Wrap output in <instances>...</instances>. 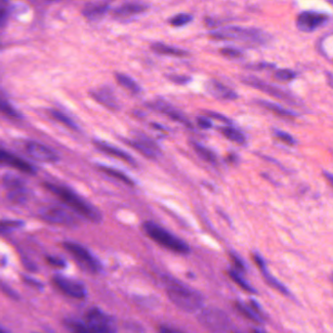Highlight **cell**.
Returning a JSON list of instances; mask_svg holds the SVG:
<instances>
[{"mask_svg": "<svg viewBox=\"0 0 333 333\" xmlns=\"http://www.w3.org/2000/svg\"><path fill=\"white\" fill-rule=\"evenodd\" d=\"M71 333H118L115 319L98 308L89 309L82 318L65 319Z\"/></svg>", "mask_w": 333, "mask_h": 333, "instance_id": "1", "label": "cell"}, {"mask_svg": "<svg viewBox=\"0 0 333 333\" xmlns=\"http://www.w3.org/2000/svg\"><path fill=\"white\" fill-rule=\"evenodd\" d=\"M44 187L52 194L56 195L66 205L85 219L94 223L102 221L101 212L72 189L52 183H44Z\"/></svg>", "mask_w": 333, "mask_h": 333, "instance_id": "2", "label": "cell"}, {"mask_svg": "<svg viewBox=\"0 0 333 333\" xmlns=\"http://www.w3.org/2000/svg\"><path fill=\"white\" fill-rule=\"evenodd\" d=\"M163 280L167 296L176 307L190 313L201 308L203 298L199 292L171 276H165Z\"/></svg>", "mask_w": 333, "mask_h": 333, "instance_id": "3", "label": "cell"}, {"mask_svg": "<svg viewBox=\"0 0 333 333\" xmlns=\"http://www.w3.org/2000/svg\"><path fill=\"white\" fill-rule=\"evenodd\" d=\"M209 37L215 40H235L260 45L268 43L271 39L269 34L260 29L237 26H228L213 31Z\"/></svg>", "mask_w": 333, "mask_h": 333, "instance_id": "4", "label": "cell"}, {"mask_svg": "<svg viewBox=\"0 0 333 333\" xmlns=\"http://www.w3.org/2000/svg\"><path fill=\"white\" fill-rule=\"evenodd\" d=\"M143 229L147 235L150 236L154 241L172 252L188 254L191 251L190 246L184 240L155 222H145L143 224Z\"/></svg>", "mask_w": 333, "mask_h": 333, "instance_id": "5", "label": "cell"}, {"mask_svg": "<svg viewBox=\"0 0 333 333\" xmlns=\"http://www.w3.org/2000/svg\"><path fill=\"white\" fill-rule=\"evenodd\" d=\"M241 81L245 85L253 87V88H255L259 91H262V92H264V93H266L272 97H274L278 100L284 101V102H286L292 106L301 107L303 104L301 102V100L296 95L291 93L290 91H288L284 88H281L279 86H276L274 84L269 83L267 81H264V80H262L256 77H253V76L243 77L241 78Z\"/></svg>", "mask_w": 333, "mask_h": 333, "instance_id": "6", "label": "cell"}, {"mask_svg": "<svg viewBox=\"0 0 333 333\" xmlns=\"http://www.w3.org/2000/svg\"><path fill=\"white\" fill-rule=\"evenodd\" d=\"M63 247L74 257L79 266L91 274H98L102 270L100 261L83 245L73 241H66Z\"/></svg>", "mask_w": 333, "mask_h": 333, "instance_id": "7", "label": "cell"}, {"mask_svg": "<svg viewBox=\"0 0 333 333\" xmlns=\"http://www.w3.org/2000/svg\"><path fill=\"white\" fill-rule=\"evenodd\" d=\"M123 142L138 151L145 157L150 159H157L161 155L160 147L158 144L146 134L137 131L134 133L133 139H122Z\"/></svg>", "mask_w": 333, "mask_h": 333, "instance_id": "8", "label": "cell"}, {"mask_svg": "<svg viewBox=\"0 0 333 333\" xmlns=\"http://www.w3.org/2000/svg\"><path fill=\"white\" fill-rule=\"evenodd\" d=\"M329 19V14L325 12L313 10L303 11L296 19V26L298 30L303 33H313L326 25Z\"/></svg>", "mask_w": 333, "mask_h": 333, "instance_id": "9", "label": "cell"}, {"mask_svg": "<svg viewBox=\"0 0 333 333\" xmlns=\"http://www.w3.org/2000/svg\"><path fill=\"white\" fill-rule=\"evenodd\" d=\"M146 106L155 112H157L159 114L166 116L171 120H174L176 122L183 124L189 129H194V125L191 122V120L181 111H179L172 104H170L169 102L165 101L162 98H158L154 101H151L147 103Z\"/></svg>", "mask_w": 333, "mask_h": 333, "instance_id": "10", "label": "cell"}, {"mask_svg": "<svg viewBox=\"0 0 333 333\" xmlns=\"http://www.w3.org/2000/svg\"><path fill=\"white\" fill-rule=\"evenodd\" d=\"M52 281L54 285L65 295L74 299H84L87 296L85 286L74 278L65 275L56 274L53 276Z\"/></svg>", "mask_w": 333, "mask_h": 333, "instance_id": "11", "label": "cell"}, {"mask_svg": "<svg viewBox=\"0 0 333 333\" xmlns=\"http://www.w3.org/2000/svg\"><path fill=\"white\" fill-rule=\"evenodd\" d=\"M199 320L207 328L216 332L225 331L229 327L230 323L227 315L216 309L203 311L199 314Z\"/></svg>", "mask_w": 333, "mask_h": 333, "instance_id": "12", "label": "cell"}, {"mask_svg": "<svg viewBox=\"0 0 333 333\" xmlns=\"http://www.w3.org/2000/svg\"><path fill=\"white\" fill-rule=\"evenodd\" d=\"M4 187L9 191V198L17 203H22L27 200L28 193L25 183L13 174H6L2 178Z\"/></svg>", "mask_w": 333, "mask_h": 333, "instance_id": "13", "label": "cell"}, {"mask_svg": "<svg viewBox=\"0 0 333 333\" xmlns=\"http://www.w3.org/2000/svg\"><path fill=\"white\" fill-rule=\"evenodd\" d=\"M0 164L15 168L30 175L37 174V168L29 161L2 149H0Z\"/></svg>", "mask_w": 333, "mask_h": 333, "instance_id": "14", "label": "cell"}, {"mask_svg": "<svg viewBox=\"0 0 333 333\" xmlns=\"http://www.w3.org/2000/svg\"><path fill=\"white\" fill-rule=\"evenodd\" d=\"M27 153L36 160L41 162H57L59 160L58 155L48 148L47 146L38 143V142H30L26 146Z\"/></svg>", "mask_w": 333, "mask_h": 333, "instance_id": "15", "label": "cell"}, {"mask_svg": "<svg viewBox=\"0 0 333 333\" xmlns=\"http://www.w3.org/2000/svg\"><path fill=\"white\" fill-rule=\"evenodd\" d=\"M204 87L211 96L218 100L235 101L239 98L238 94L235 90L213 78L207 80L204 84Z\"/></svg>", "mask_w": 333, "mask_h": 333, "instance_id": "16", "label": "cell"}, {"mask_svg": "<svg viewBox=\"0 0 333 333\" xmlns=\"http://www.w3.org/2000/svg\"><path fill=\"white\" fill-rule=\"evenodd\" d=\"M41 218L49 223L72 226L76 223L75 217L60 207H50L42 211Z\"/></svg>", "mask_w": 333, "mask_h": 333, "instance_id": "17", "label": "cell"}, {"mask_svg": "<svg viewBox=\"0 0 333 333\" xmlns=\"http://www.w3.org/2000/svg\"><path fill=\"white\" fill-rule=\"evenodd\" d=\"M94 145L96 146V148L103 152L104 154L106 155H109V156H112L114 157H117L118 159H121L131 165H135L136 164V160L135 158L130 155L128 154L127 152L112 145V144H109L105 141H102V140H94Z\"/></svg>", "mask_w": 333, "mask_h": 333, "instance_id": "18", "label": "cell"}, {"mask_svg": "<svg viewBox=\"0 0 333 333\" xmlns=\"http://www.w3.org/2000/svg\"><path fill=\"white\" fill-rule=\"evenodd\" d=\"M92 97L100 104L105 106L106 108L112 110V111H118L119 110V105L118 101L113 91L112 88L110 87H102L100 89L95 90L94 92L91 93Z\"/></svg>", "mask_w": 333, "mask_h": 333, "instance_id": "19", "label": "cell"}, {"mask_svg": "<svg viewBox=\"0 0 333 333\" xmlns=\"http://www.w3.org/2000/svg\"><path fill=\"white\" fill-rule=\"evenodd\" d=\"M150 5L144 2H125L114 10V15L118 18H128L146 12Z\"/></svg>", "mask_w": 333, "mask_h": 333, "instance_id": "20", "label": "cell"}, {"mask_svg": "<svg viewBox=\"0 0 333 333\" xmlns=\"http://www.w3.org/2000/svg\"><path fill=\"white\" fill-rule=\"evenodd\" d=\"M254 261H255L256 265L258 266V268L260 269V271L262 272V274H263V276H264L266 282H267L270 286L274 287V289H276L277 291L281 292L282 294L289 295L288 289H287L281 282H279L275 277H274V276L267 271L266 264H265L263 258H262L260 255L254 254Z\"/></svg>", "mask_w": 333, "mask_h": 333, "instance_id": "21", "label": "cell"}, {"mask_svg": "<svg viewBox=\"0 0 333 333\" xmlns=\"http://www.w3.org/2000/svg\"><path fill=\"white\" fill-rule=\"evenodd\" d=\"M110 9V4L105 2H96V3H88L84 6L82 10V14L88 20L94 21L102 18Z\"/></svg>", "mask_w": 333, "mask_h": 333, "instance_id": "22", "label": "cell"}, {"mask_svg": "<svg viewBox=\"0 0 333 333\" xmlns=\"http://www.w3.org/2000/svg\"><path fill=\"white\" fill-rule=\"evenodd\" d=\"M151 50L159 55H166V56H174V57H187L190 53L184 49L167 45L163 42H154L150 46Z\"/></svg>", "mask_w": 333, "mask_h": 333, "instance_id": "23", "label": "cell"}, {"mask_svg": "<svg viewBox=\"0 0 333 333\" xmlns=\"http://www.w3.org/2000/svg\"><path fill=\"white\" fill-rule=\"evenodd\" d=\"M256 103L269 110L270 112L274 113V115L276 116H279V117H283V118H295V117H299L300 114L294 112V111H291V110H288L284 107H282L281 105L279 104H276V103H274V102H270V101H266V100H256Z\"/></svg>", "mask_w": 333, "mask_h": 333, "instance_id": "24", "label": "cell"}, {"mask_svg": "<svg viewBox=\"0 0 333 333\" xmlns=\"http://www.w3.org/2000/svg\"><path fill=\"white\" fill-rule=\"evenodd\" d=\"M190 144H191L192 148L194 149V151L196 152V154L201 159H203L204 161L209 162V163H211L213 165H216L218 163L217 156H216V154L212 150L208 149L207 147L203 146L202 144H200V143H198V142H196L195 140H192L190 142Z\"/></svg>", "mask_w": 333, "mask_h": 333, "instance_id": "25", "label": "cell"}, {"mask_svg": "<svg viewBox=\"0 0 333 333\" xmlns=\"http://www.w3.org/2000/svg\"><path fill=\"white\" fill-rule=\"evenodd\" d=\"M219 132L228 140L236 143L238 145H243L246 142L245 135L232 125H222L217 127Z\"/></svg>", "mask_w": 333, "mask_h": 333, "instance_id": "26", "label": "cell"}, {"mask_svg": "<svg viewBox=\"0 0 333 333\" xmlns=\"http://www.w3.org/2000/svg\"><path fill=\"white\" fill-rule=\"evenodd\" d=\"M116 79L122 87H124L125 89H127L128 91H130L133 94H140L142 92V88L138 84V82H136L131 77H129L127 75L117 73L116 74Z\"/></svg>", "mask_w": 333, "mask_h": 333, "instance_id": "27", "label": "cell"}, {"mask_svg": "<svg viewBox=\"0 0 333 333\" xmlns=\"http://www.w3.org/2000/svg\"><path fill=\"white\" fill-rule=\"evenodd\" d=\"M0 113L12 119H21L23 118L2 94H0Z\"/></svg>", "mask_w": 333, "mask_h": 333, "instance_id": "28", "label": "cell"}, {"mask_svg": "<svg viewBox=\"0 0 333 333\" xmlns=\"http://www.w3.org/2000/svg\"><path fill=\"white\" fill-rule=\"evenodd\" d=\"M99 168L107 175H109L110 177H113V178H116L121 182H123L124 184L128 185V186H134L135 185V182L133 179H131L128 175H126L125 173L118 170V169H115V168H112V167H109V166H105V165H100Z\"/></svg>", "mask_w": 333, "mask_h": 333, "instance_id": "29", "label": "cell"}, {"mask_svg": "<svg viewBox=\"0 0 333 333\" xmlns=\"http://www.w3.org/2000/svg\"><path fill=\"white\" fill-rule=\"evenodd\" d=\"M49 114L50 116L55 119L57 120L58 122L64 124L65 126H67L68 128L72 129V130H76L78 131V124L71 118H69L68 116H66L64 113L58 111V110H50L49 111Z\"/></svg>", "mask_w": 333, "mask_h": 333, "instance_id": "30", "label": "cell"}, {"mask_svg": "<svg viewBox=\"0 0 333 333\" xmlns=\"http://www.w3.org/2000/svg\"><path fill=\"white\" fill-rule=\"evenodd\" d=\"M24 225L25 223L20 220H1L0 221V235H8L15 230L22 228Z\"/></svg>", "mask_w": 333, "mask_h": 333, "instance_id": "31", "label": "cell"}, {"mask_svg": "<svg viewBox=\"0 0 333 333\" xmlns=\"http://www.w3.org/2000/svg\"><path fill=\"white\" fill-rule=\"evenodd\" d=\"M229 275H230L231 279L235 283H236L240 288H242L243 290H245L247 292H251V293L256 292V290L246 280L243 279V277L240 275L239 272H236L235 270H230L229 271Z\"/></svg>", "mask_w": 333, "mask_h": 333, "instance_id": "32", "label": "cell"}, {"mask_svg": "<svg viewBox=\"0 0 333 333\" xmlns=\"http://www.w3.org/2000/svg\"><path fill=\"white\" fill-rule=\"evenodd\" d=\"M194 20V16L191 14H187V13H179L177 15H174L173 17H171L168 20V23L172 26V27H176V28H181L184 27L186 25H188L189 23H191Z\"/></svg>", "mask_w": 333, "mask_h": 333, "instance_id": "33", "label": "cell"}, {"mask_svg": "<svg viewBox=\"0 0 333 333\" xmlns=\"http://www.w3.org/2000/svg\"><path fill=\"white\" fill-rule=\"evenodd\" d=\"M235 308L245 317H247V318H249V319L253 320V321H257V322L262 321L261 318L254 313V311L252 310V308L249 305H246V304H244V303H242L240 301H237L235 303Z\"/></svg>", "mask_w": 333, "mask_h": 333, "instance_id": "34", "label": "cell"}, {"mask_svg": "<svg viewBox=\"0 0 333 333\" xmlns=\"http://www.w3.org/2000/svg\"><path fill=\"white\" fill-rule=\"evenodd\" d=\"M297 77V74L289 69H282V70H277L275 71V73L274 74V78L276 80L282 81V82H288L291 81L293 79H295V78Z\"/></svg>", "mask_w": 333, "mask_h": 333, "instance_id": "35", "label": "cell"}, {"mask_svg": "<svg viewBox=\"0 0 333 333\" xmlns=\"http://www.w3.org/2000/svg\"><path fill=\"white\" fill-rule=\"evenodd\" d=\"M273 134L274 135L275 138L280 140V142H282V143H284V144H286L288 146L296 145V140L288 132H285V131L277 129V128H274L273 129Z\"/></svg>", "mask_w": 333, "mask_h": 333, "instance_id": "36", "label": "cell"}, {"mask_svg": "<svg viewBox=\"0 0 333 333\" xmlns=\"http://www.w3.org/2000/svg\"><path fill=\"white\" fill-rule=\"evenodd\" d=\"M219 52L221 55L230 59H239L243 57L242 50L235 47H223L220 49Z\"/></svg>", "mask_w": 333, "mask_h": 333, "instance_id": "37", "label": "cell"}, {"mask_svg": "<svg viewBox=\"0 0 333 333\" xmlns=\"http://www.w3.org/2000/svg\"><path fill=\"white\" fill-rule=\"evenodd\" d=\"M165 77L167 78L168 80L178 85H186L193 81V78L191 77L184 76V75H166Z\"/></svg>", "mask_w": 333, "mask_h": 333, "instance_id": "38", "label": "cell"}, {"mask_svg": "<svg viewBox=\"0 0 333 333\" xmlns=\"http://www.w3.org/2000/svg\"><path fill=\"white\" fill-rule=\"evenodd\" d=\"M9 16V7L6 1L0 0V28L3 27Z\"/></svg>", "mask_w": 333, "mask_h": 333, "instance_id": "39", "label": "cell"}, {"mask_svg": "<svg viewBox=\"0 0 333 333\" xmlns=\"http://www.w3.org/2000/svg\"><path fill=\"white\" fill-rule=\"evenodd\" d=\"M203 112H204V114L208 117V118H212L217 119V120H220V121H222V122H224V123L232 124V120H231L229 118H227L226 116H224V115H221V114H219V113L212 112V111H203Z\"/></svg>", "mask_w": 333, "mask_h": 333, "instance_id": "40", "label": "cell"}, {"mask_svg": "<svg viewBox=\"0 0 333 333\" xmlns=\"http://www.w3.org/2000/svg\"><path fill=\"white\" fill-rule=\"evenodd\" d=\"M46 261L49 265H51L52 267H55V268L63 269L67 266V263L64 259L59 258V257H55V256H48L46 258Z\"/></svg>", "mask_w": 333, "mask_h": 333, "instance_id": "41", "label": "cell"}, {"mask_svg": "<svg viewBox=\"0 0 333 333\" xmlns=\"http://www.w3.org/2000/svg\"><path fill=\"white\" fill-rule=\"evenodd\" d=\"M276 66L275 64L273 63H266V62H261L258 64H253V65H248L246 66L247 69L250 70H257V71H261V70H265V69H274Z\"/></svg>", "mask_w": 333, "mask_h": 333, "instance_id": "42", "label": "cell"}, {"mask_svg": "<svg viewBox=\"0 0 333 333\" xmlns=\"http://www.w3.org/2000/svg\"><path fill=\"white\" fill-rule=\"evenodd\" d=\"M196 122H197V125L201 129H210L213 126L211 120L208 118H206V117H197L196 118Z\"/></svg>", "mask_w": 333, "mask_h": 333, "instance_id": "43", "label": "cell"}, {"mask_svg": "<svg viewBox=\"0 0 333 333\" xmlns=\"http://www.w3.org/2000/svg\"><path fill=\"white\" fill-rule=\"evenodd\" d=\"M231 258H232V260L234 262V265H235V267L236 269L235 271L238 272V271H244L245 270V265H244L243 261L237 255L233 253V254H231Z\"/></svg>", "mask_w": 333, "mask_h": 333, "instance_id": "44", "label": "cell"}, {"mask_svg": "<svg viewBox=\"0 0 333 333\" xmlns=\"http://www.w3.org/2000/svg\"><path fill=\"white\" fill-rule=\"evenodd\" d=\"M23 280H24L27 284H30L31 286L37 287V288H39V289H40V288L43 287V286H42V283H41L40 281H39V280H37V279H35V278H33V277H29V276H27V275H24V276H23Z\"/></svg>", "mask_w": 333, "mask_h": 333, "instance_id": "45", "label": "cell"}, {"mask_svg": "<svg viewBox=\"0 0 333 333\" xmlns=\"http://www.w3.org/2000/svg\"><path fill=\"white\" fill-rule=\"evenodd\" d=\"M158 333H185L179 329L168 327V326H161L158 330Z\"/></svg>", "mask_w": 333, "mask_h": 333, "instance_id": "46", "label": "cell"}, {"mask_svg": "<svg viewBox=\"0 0 333 333\" xmlns=\"http://www.w3.org/2000/svg\"><path fill=\"white\" fill-rule=\"evenodd\" d=\"M151 126L157 130H159V131H168V128H166L165 126L163 125H160L158 123H156V122H153L151 123Z\"/></svg>", "mask_w": 333, "mask_h": 333, "instance_id": "47", "label": "cell"}, {"mask_svg": "<svg viewBox=\"0 0 333 333\" xmlns=\"http://www.w3.org/2000/svg\"><path fill=\"white\" fill-rule=\"evenodd\" d=\"M227 160H228L229 162H232V163L236 162V161H237V157H236L235 154H230V155L227 157Z\"/></svg>", "mask_w": 333, "mask_h": 333, "instance_id": "48", "label": "cell"}, {"mask_svg": "<svg viewBox=\"0 0 333 333\" xmlns=\"http://www.w3.org/2000/svg\"><path fill=\"white\" fill-rule=\"evenodd\" d=\"M323 174H324V176H326V177L328 178V181H329L330 183H332V176H331V174H329V173L326 172V171H323Z\"/></svg>", "mask_w": 333, "mask_h": 333, "instance_id": "49", "label": "cell"}, {"mask_svg": "<svg viewBox=\"0 0 333 333\" xmlns=\"http://www.w3.org/2000/svg\"><path fill=\"white\" fill-rule=\"evenodd\" d=\"M0 333H6V332L1 327H0Z\"/></svg>", "mask_w": 333, "mask_h": 333, "instance_id": "50", "label": "cell"}, {"mask_svg": "<svg viewBox=\"0 0 333 333\" xmlns=\"http://www.w3.org/2000/svg\"><path fill=\"white\" fill-rule=\"evenodd\" d=\"M253 332H254V333H264V332H261V331H258V330H254Z\"/></svg>", "mask_w": 333, "mask_h": 333, "instance_id": "51", "label": "cell"}, {"mask_svg": "<svg viewBox=\"0 0 333 333\" xmlns=\"http://www.w3.org/2000/svg\"><path fill=\"white\" fill-rule=\"evenodd\" d=\"M0 47H1V43H0Z\"/></svg>", "mask_w": 333, "mask_h": 333, "instance_id": "52", "label": "cell"}]
</instances>
